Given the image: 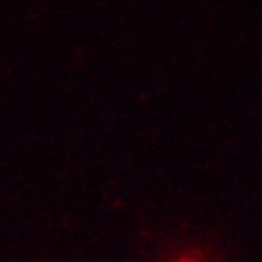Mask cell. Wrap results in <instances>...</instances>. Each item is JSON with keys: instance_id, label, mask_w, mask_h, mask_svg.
<instances>
[{"instance_id": "cell-1", "label": "cell", "mask_w": 262, "mask_h": 262, "mask_svg": "<svg viewBox=\"0 0 262 262\" xmlns=\"http://www.w3.org/2000/svg\"><path fill=\"white\" fill-rule=\"evenodd\" d=\"M180 262H194V260H180Z\"/></svg>"}]
</instances>
